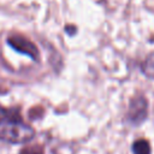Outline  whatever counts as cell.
<instances>
[{"instance_id":"cell-4","label":"cell","mask_w":154,"mask_h":154,"mask_svg":"<svg viewBox=\"0 0 154 154\" xmlns=\"http://www.w3.org/2000/svg\"><path fill=\"white\" fill-rule=\"evenodd\" d=\"M142 72L148 77L154 79V52H152L141 65Z\"/></svg>"},{"instance_id":"cell-1","label":"cell","mask_w":154,"mask_h":154,"mask_svg":"<svg viewBox=\"0 0 154 154\" xmlns=\"http://www.w3.org/2000/svg\"><path fill=\"white\" fill-rule=\"evenodd\" d=\"M35 130L17 116L0 119V141L8 143H26L34 138Z\"/></svg>"},{"instance_id":"cell-2","label":"cell","mask_w":154,"mask_h":154,"mask_svg":"<svg viewBox=\"0 0 154 154\" xmlns=\"http://www.w3.org/2000/svg\"><path fill=\"white\" fill-rule=\"evenodd\" d=\"M7 45L20 55H25L34 63L38 64L41 61V53L38 47L23 34H10L6 38Z\"/></svg>"},{"instance_id":"cell-3","label":"cell","mask_w":154,"mask_h":154,"mask_svg":"<svg viewBox=\"0 0 154 154\" xmlns=\"http://www.w3.org/2000/svg\"><path fill=\"white\" fill-rule=\"evenodd\" d=\"M148 117V101L143 95H136L130 100L129 108L126 112V122L132 125L137 126L142 124Z\"/></svg>"},{"instance_id":"cell-6","label":"cell","mask_w":154,"mask_h":154,"mask_svg":"<svg viewBox=\"0 0 154 154\" xmlns=\"http://www.w3.org/2000/svg\"><path fill=\"white\" fill-rule=\"evenodd\" d=\"M19 154H45L43 146L40 143H32V144H26L24 146Z\"/></svg>"},{"instance_id":"cell-5","label":"cell","mask_w":154,"mask_h":154,"mask_svg":"<svg viewBox=\"0 0 154 154\" xmlns=\"http://www.w3.org/2000/svg\"><path fill=\"white\" fill-rule=\"evenodd\" d=\"M150 152H152L150 144L144 138L136 140L132 144V153L134 154H150Z\"/></svg>"}]
</instances>
